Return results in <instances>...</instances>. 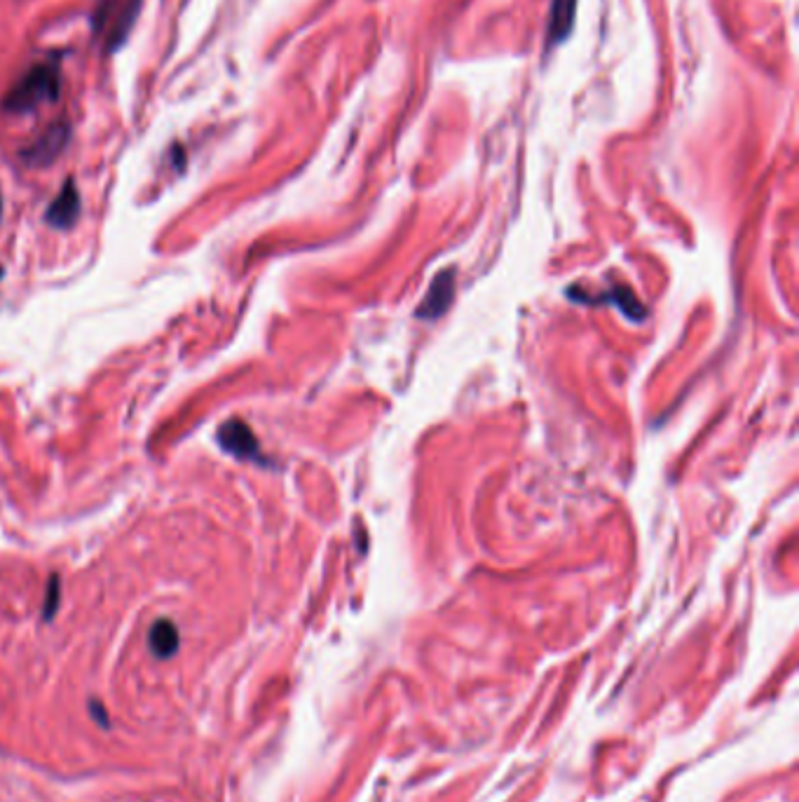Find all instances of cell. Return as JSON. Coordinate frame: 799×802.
Returning <instances> with one entry per match:
<instances>
[{"instance_id":"1","label":"cell","mask_w":799,"mask_h":802,"mask_svg":"<svg viewBox=\"0 0 799 802\" xmlns=\"http://www.w3.org/2000/svg\"><path fill=\"white\" fill-rule=\"evenodd\" d=\"M56 99H59V71L52 64H36L12 85L3 99V110L31 113L38 106L52 104Z\"/></svg>"},{"instance_id":"2","label":"cell","mask_w":799,"mask_h":802,"mask_svg":"<svg viewBox=\"0 0 799 802\" xmlns=\"http://www.w3.org/2000/svg\"><path fill=\"white\" fill-rule=\"evenodd\" d=\"M68 139H71L68 122H52L40 137H36L22 150V159L28 167H50L64 153V149L68 146Z\"/></svg>"},{"instance_id":"3","label":"cell","mask_w":799,"mask_h":802,"mask_svg":"<svg viewBox=\"0 0 799 802\" xmlns=\"http://www.w3.org/2000/svg\"><path fill=\"white\" fill-rule=\"evenodd\" d=\"M216 441L225 453L235 456L237 460H258L261 458V446H258L253 429L244 420L232 418L223 423L216 432Z\"/></svg>"},{"instance_id":"4","label":"cell","mask_w":799,"mask_h":802,"mask_svg":"<svg viewBox=\"0 0 799 802\" xmlns=\"http://www.w3.org/2000/svg\"><path fill=\"white\" fill-rule=\"evenodd\" d=\"M77 219H80V190H77L73 179H67L59 195L52 200L47 211H45V221L56 231H68V228L76 226Z\"/></svg>"},{"instance_id":"5","label":"cell","mask_w":799,"mask_h":802,"mask_svg":"<svg viewBox=\"0 0 799 802\" xmlns=\"http://www.w3.org/2000/svg\"><path fill=\"white\" fill-rule=\"evenodd\" d=\"M181 645L179 629L171 620H158L149 632V648L158 660H169Z\"/></svg>"},{"instance_id":"6","label":"cell","mask_w":799,"mask_h":802,"mask_svg":"<svg viewBox=\"0 0 799 802\" xmlns=\"http://www.w3.org/2000/svg\"><path fill=\"white\" fill-rule=\"evenodd\" d=\"M577 0H553L551 3V22H548V40L560 43L569 36L572 24H575Z\"/></svg>"},{"instance_id":"7","label":"cell","mask_w":799,"mask_h":802,"mask_svg":"<svg viewBox=\"0 0 799 802\" xmlns=\"http://www.w3.org/2000/svg\"><path fill=\"white\" fill-rule=\"evenodd\" d=\"M59 605H61V580L59 575H52L50 582H47V591H45V603H43L45 622L55 620Z\"/></svg>"},{"instance_id":"8","label":"cell","mask_w":799,"mask_h":802,"mask_svg":"<svg viewBox=\"0 0 799 802\" xmlns=\"http://www.w3.org/2000/svg\"><path fill=\"white\" fill-rule=\"evenodd\" d=\"M89 711H92V718L94 720H99V725L101 727H108V715H106V709H104V704L101 702H89Z\"/></svg>"},{"instance_id":"9","label":"cell","mask_w":799,"mask_h":802,"mask_svg":"<svg viewBox=\"0 0 799 802\" xmlns=\"http://www.w3.org/2000/svg\"><path fill=\"white\" fill-rule=\"evenodd\" d=\"M174 162H176V170H183V162H186V159H183L181 146H174Z\"/></svg>"},{"instance_id":"10","label":"cell","mask_w":799,"mask_h":802,"mask_svg":"<svg viewBox=\"0 0 799 802\" xmlns=\"http://www.w3.org/2000/svg\"><path fill=\"white\" fill-rule=\"evenodd\" d=\"M0 216H3V198H0Z\"/></svg>"}]
</instances>
